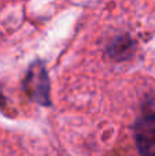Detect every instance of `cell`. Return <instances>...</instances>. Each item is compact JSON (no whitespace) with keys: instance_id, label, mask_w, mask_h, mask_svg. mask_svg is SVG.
Returning a JSON list of instances; mask_svg holds the SVG:
<instances>
[{"instance_id":"6da1fadb","label":"cell","mask_w":155,"mask_h":156,"mask_svg":"<svg viewBox=\"0 0 155 156\" xmlns=\"http://www.w3.org/2000/svg\"><path fill=\"white\" fill-rule=\"evenodd\" d=\"M25 89L27 94L37 103H41V104L49 103L48 78H47L45 69L41 63H34L30 67L25 80Z\"/></svg>"},{"instance_id":"7a4b0ae2","label":"cell","mask_w":155,"mask_h":156,"mask_svg":"<svg viewBox=\"0 0 155 156\" xmlns=\"http://www.w3.org/2000/svg\"><path fill=\"white\" fill-rule=\"evenodd\" d=\"M136 144L142 154L155 156V115L147 116L136 125Z\"/></svg>"}]
</instances>
